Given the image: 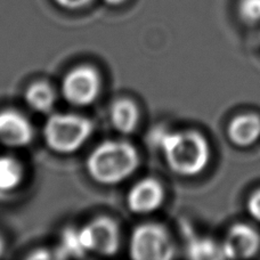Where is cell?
Listing matches in <instances>:
<instances>
[{
	"label": "cell",
	"mask_w": 260,
	"mask_h": 260,
	"mask_svg": "<svg viewBox=\"0 0 260 260\" xmlns=\"http://www.w3.org/2000/svg\"><path fill=\"white\" fill-rule=\"evenodd\" d=\"M227 137L236 147L252 146L260 138V115L257 113L235 115L227 126Z\"/></svg>",
	"instance_id": "cell-10"
},
{
	"label": "cell",
	"mask_w": 260,
	"mask_h": 260,
	"mask_svg": "<svg viewBox=\"0 0 260 260\" xmlns=\"http://www.w3.org/2000/svg\"><path fill=\"white\" fill-rule=\"evenodd\" d=\"M24 100L29 108L36 112L49 113L54 109L56 102V92L49 83L38 81L31 83L26 88Z\"/></svg>",
	"instance_id": "cell-12"
},
{
	"label": "cell",
	"mask_w": 260,
	"mask_h": 260,
	"mask_svg": "<svg viewBox=\"0 0 260 260\" xmlns=\"http://www.w3.org/2000/svg\"><path fill=\"white\" fill-rule=\"evenodd\" d=\"M106 4L111 5V6H119V5L123 4L126 0H104Z\"/></svg>",
	"instance_id": "cell-19"
},
{
	"label": "cell",
	"mask_w": 260,
	"mask_h": 260,
	"mask_svg": "<svg viewBox=\"0 0 260 260\" xmlns=\"http://www.w3.org/2000/svg\"><path fill=\"white\" fill-rule=\"evenodd\" d=\"M87 251L83 248L79 235V230L67 229L61 236V243L57 248V257L59 258H81Z\"/></svg>",
	"instance_id": "cell-14"
},
{
	"label": "cell",
	"mask_w": 260,
	"mask_h": 260,
	"mask_svg": "<svg viewBox=\"0 0 260 260\" xmlns=\"http://www.w3.org/2000/svg\"><path fill=\"white\" fill-rule=\"evenodd\" d=\"M129 251L132 258L137 260H167L175 256V245L164 226L146 222L134 230Z\"/></svg>",
	"instance_id": "cell-4"
},
{
	"label": "cell",
	"mask_w": 260,
	"mask_h": 260,
	"mask_svg": "<svg viewBox=\"0 0 260 260\" xmlns=\"http://www.w3.org/2000/svg\"><path fill=\"white\" fill-rule=\"evenodd\" d=\"M152 142L162 152L169 169L182 177L203 173L211 159L210 144L198 130H157Z\"/></svg>",
	"instance_id": "cell-1"
},
{
	"label": "cell",
	"mask_w": 260,
	"mask_h": 260,
	"mask_svg": "<svg viewBox=\"0 0 260 260\" xmlns=\"http://www.w3.org/2000/svg\"><path fill=\"white\" fill-rule=\"evenodd\" d=\"M92 0H55L58 6L67 9H80L89 5Z\"/></svg>",
	"instance_id": "cell-18"
},
{
	"label": "cell",
	"mask_w": 260,
	"mask_h": 260,
	"mask_svg": "<svg viewBox=\"0 0 260 260\" xmlns=\"http://www.w3.org/2000/svg\"><path fill=\"white\" fill-rule=\"evenodd\" d=\"M166 191L164 185L153 177H146L134 185L127 195V206L136 215L154 212L164 204Z\"/></svg>",
	"instance_id": "cell-8"
},
{
	"label": "cell",
	"mask_w": 260,
	"mask_h": 260,
	"mask_svg": "<svg viewBox=\"0 0 260 260\" xmlns=\"http://www.w3.org/2000/svg\"><path fill=\"white\" fill-rule=\"evenodd\" d=\"M94 124L89 119L73 113H55L46 121L43 136L49 150L58 154H72L85 145Z\"/></svg>",
	"instance_id": "cell-3"
},
{
	"label": "cell",
	"mask_w": 260,
	"mask_h": 260,
	"mask_svg": "<svg viewBox=\"0 0 260 260\" xmlns=\"http://www.w3.org/2000/svg\"><path fill=\"white\" fill-rule=\"evenodd\" d=\"M102 79L90 65H79L65 74L61 91L63 99L74 106H88L99 99Z\"/></svg>",
	"instance_id": "cell-5"
},
{
	"label": "cell",
	"mask_w": 260,
	"mask_h": 260,
	"mask_svg": "<svg viewBox=\"0 0 260 260\" xmlns=\"http://www.w3.org/2000/svg\"><path fill=\"white\" fill-rule=\"evenodd\" d=\"M239 16L244 24L256 25L260 23V0H240Z\"/></svg>",
	"instance_id": "cell-16"
},
{
	"label": "cell",
	"mask_w": 260,
	"mask_h": 260,
	"mask_svg": "<svg viewBox=\"0 0 260 260\" xmlns=\"http://www.w3.org/2000/svg\"><path fill=\"white\" fill-rule=\"evenodd\" d=\"M260 250V234L251 225L236 222L231 227L221 245L224 258L249 259Z\"/></svg>",
	"instance_id": "cell-7"
},
{
	"label": "cell",
	"mask_w": 260,
	"mask_h": 260,
	"mask_svg": "<svg viewBox=\"0 0 260 260\" xmlns=\"http://www.w3.org/2000/svg\"><path fill=\"white\" fill-rule=\"evenodd\" d=\"M247 209L254 220L260 222V188L256 189L251 195L249 197Z\"/></svg>",
	"instance_id": "cell-17"
},
{
	"label": "cell",
	"mask_w": 260,
	"mask_h": 260,
	"mask_svg": "<svg viewBox=\"0 0 260 260\" xmlns=\"http://www.w3.org/2000/svg\"><path fill=\"white\" fill-rule=\"evenodd\" d=\"M24 178V168L16 157L0 156V191L8 192L18 187Z\"/></svg>",
	"instance_id": "cell-13"
},
{
	"label": "cell",
	"mask_w": 260,
	"mask_h": 260,
	"mask_svg": "<svg viewBox=\"0 0 260 260\" xmlns=\"http://www.w3.org/2000/svg\"><path fill=\"white\" fill-rule=\"evenodd\" d=\"M110 120L113 128L120 134L134 133L139 122V111L136 103L129 99L117 100L111 105Z\"/></svg>",
	"instance_id": "cell-11"
},
{
	"label": "cell",
	"mask_w": 260,
	"mask_h": 260,
	"mask_svg": "<svg viewBox=\"0 0 260 260\" xmlns=\"http://www.w3.org/2000/svg\"><path fill=\"white\" fill-rule=\"evenodd\" d=\"M79 235L87 252L113 256L119 251L121 234L119 225L112 218L102 216L79 230Z\"/></svg>",
	"instance_id": "cell-6"
},
{
	"label": "cell",
	"mask_w": 260,
	"mask_h": 260,
	"mask_svg": "<svg viewBox=\"0 0 260 260\" xmlns=\"http://www.w3.org/2000/svg\"><path fill=\"white\" fill-rule=\"evenodd\" d=\"M139 154L126 141H105L92 150L86 161L87 173L101 185H117L135 174Z\"/></svg>",
	"instance_id": "cell-2"
},
{
	"label": "cell",
	"mask_w": 260,
	"mask_h": 260,
	"mask_svg": "<svg viewBox=\"0 0 260 260\" xmlns=\"http://www.w3.org/2000/svg\"><path fill=\"white\" fill-rule=\"evenodd\" d=\"M4 252V241L0 238V256H2Z\"/></svg>",
	"instance_id": "cell-20"
},
{
	"label": "cell",
	"mask_w": 260,
	"mask_h": 260,
	"mask_svg": "<svg viewBox=\"0 0 260 260\" xmlns=\"http://www.w3.org/2000/svg\"><path fill=\"white\" fill-rule=\"evenodd\" d=\"M189 257L194 259H212L222 256L221 249L208 239H194L188 245Z\"/></svg>",
	"instance_id": "cell-15"
},
{
	"label": "cell",
	"mask_w": 260,
	"mask_h": 260,
	"mask_svg": "<svg viewBox=\"0 0 260 260\" xmlns=\"http://www.w3.org/2000/svg\"><path fill=\"white\" fill-rule=\"evenodd\" d=\"M32 257H34V258H41V254L40 253H37V254H34V256H32ZM44 258H48L49 256H48V254H45V256H43Z\"/></svg>",
	"instance_id": "cell-21"
},
{
	"label": "cell",
	"mask_w": 260,
	"mask_h": 260,
	"mask_svg": "<svg viewBox=\"0 0 260 260\" xmlns=\"http://www.w3.org/2000/svg\"><path fill=\"white\" fill-rule=\"evenodd\" d=\"M34 136V127L24 114L12 109L0 111V144L24 147L31 144Z\"/></svg>",
	"instance_id": "cell-9"
}]
</instances>
